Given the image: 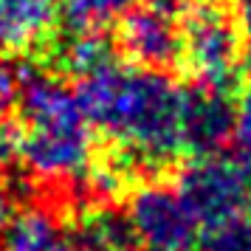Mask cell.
Listing matches in <instances>:
<instances>
[{"mask_svg": "<svg viewBox=\"0 0 251 251\" xmlns=\"http://www.w3.org/2000/svg\"><path fill=\"white\" fill-rule=\"evenodd\" d=\"M181 91L167 71L130 62H110L76 85L93 130L133 161L144 181H158L183 155Z\"/></svg>", "mask_w": 251, "mask_h": 251, "instance_id": "cell-1", "label": "cell"}, {"mask_svg": "<svg viewBox=\"0 0 251 251\" xmlns=\"http://www.w3.org/2000/svg\"><path fill=\"white\" fill-rule=\"evenodd\" d=\"M20 170L31 181L65 192L88 183L93 167V125L82 110L76 91L57 74H25L17 82Z\"/></svg>", "mask_w": 251, "mask_h": 251, "instance_id": "cell-2", "label": "cell"}, {"mask_svg": "<svg viewBox=\"0 0 251 251\" xmlns=\"http://www.w3.org/2000/svg\"><path fill=\"white\" fill-rule=\"evenodd\" d=\"M192 85H203L217 93L243 91L246 48L237 25V14L223 0H192L181 17V62Z\"/></svg>", "mask_w": 251, "mask_h": 251, "instance_id": "cell-3", "label": "cell"}, {"mask_svg": "<svg viewBox=\"0 0 251 251\" xmlns=\"http://www.w3.org/2000/svg\"><path fill=\"white\" fill-rule=\"evenodd\" d=\"M175 186L203 231L246 217L251 206V178L237 158H223L220 152L192 158L178 172Z\"/></svg>", "mask_w": 251, "mask_h": 251, "instance_id": "cell-4", "label": "cell"}, {"mask_svg": "<svg viewBox=\"0 0 251 251\" xmlns=\"http://www.w3.org/2000/svg\"><path fill=\"white\" fill-rule=\"evenodd\" d=\"M127 217L138 249L144 251H198L203 228L189 212L178 186L164 178L147 181L127 195Z\"/></svg>", "mask_w": 251, "mask_h": 251, "instance_id": "cell-5", "label": "cell"}, {"mask_svg": "<svg viewBox=\"0 0 251 251\" xmlns=\"http://www.w3.org/2000/svg\"><path fill=\"white\" fill-rule=\"evenodd\" d=\"M181 17L178 0H141L119 23L116 48L130 65L167 71L181 62Z\"/></svg>", "mask_w": 251, "mask_h": 251, "instance_id": "cell-6", "label": "cell"}, {"mask_svg": "<svg viewBox=\"0 0 251 251\" xmlns=\"http://www.w3.org/2000/svg\"><path fill=\"white\" fill-rule=\"evenodd\" d=\"M234 104L231 96L203 85H183L181 91V147L189 158L217 155L231 141Z\"/></svg>", "mask_w": 251, "mask_h": 251, "instance_id": "cell-7", "label": "cell"}, {"mask_svg": "<svg viewBox=\"0 0 251 251\" xmlns=\"http://www.w3.org/2000/svg\"><path fill=\"white\" fill-rule=\"evenodd\" d=\"M62 23V0H0V54L37 57Z\"/></svg>", "mask_w": 251, "mask_h": 251, "instance_id": "cell-8", "label": "cell"}, {"mask_svg": "<svg viewBox=\"0 0 251 251\" xmlns=\"http://www.w3.org/2000/svg\"><path fill=\"white\" fill-rule=\"evenodd\" d=\"M37 59H43L48 74L85 79L116 62V43L107 40L104 31H79L59 23L57 34L48 40Z\"/></svg>", "mask_w": 251, "mask_h": 251, "instance_id": "cell-9", "label": "cell"}, {"mask_svg": "<svg viewBox=\"0 0 251 251\" xmlns=\"http://www.w3.org/2000/svg\"><path fill=\"white\" fill-rule=\"evenodd\" d=\"M65 228L74 251H138L127 209H119L113 201L79 203Z\"/></svg>", "mask_w": 251, "mask_h": 251, "instance_id": "cell-10", "label": "cell"}, {"mask_svg": "<svg viewBox=\"0 0 251 251\" xmlns=\"http://www.w3.org/2000/svg\"><path fill=\"white\" fill-rule=\"evenodd\" d=\"M3 251H74V243L54 212L25 209L3 228Z\"/></svg>", "mask_w": 251, "mask_h": 251, "instance_id": "cell-11", "label": "cell"}, {"mask_svg": "<svg viewBox=\"0 0 251 251\" xmlns=\"http://www.w3.org/2000/svg\"><path fill=\"white\" fill-rule=\"evenodd\" d=\"M141 0H62V25L79 31H104L107 25L122 23Z\"/></svg>", "mask_w": 251, "mask_h": 251, "instance_id": "cell-12", "label": "cell"}, {"mask_svg": "<svg viewBox=\"0 0 251 251\" xmlns=\"http://www.w3.org/2000/svg\"><path fill=\"white\" fill-rule=\"evenodd\" d=\"M231 141L237 150V161L251 178V88L240 91V102L234 104V130Z\"/></svg>", "mask_w": 251, "mask_h": 251, "instance_id": "cell-13", "label": "cell"}, {"mask_svg": "<svg viewBox=\"0 0 251 251\" xmlns=\"http://www.w3.org/2000/svg\"><path fill=\"white\" fill-rule=\"evenodd\" d=\"M203 251H251V220L240 217L217 231H209Z\"/></svg>", "mask_w": 251, "mask_h": 251, "instance_id": "cell-14", "label": "cell"}, {"mask_svg": "<svg viewBox=\"0 0 251 251\" xmlns=\"http://www.w3.org/2000/svg\"><path fill=\"white\" fill-rule=\"evenodd\" d=\"M20 167V130L14 119H0V172Z\"/></svg>", "mask_w": 251, "mask_h": 251, "instance_id": "cell-15", "label": "cell"}, {"mask_svg": "<svg viewBox=\"0 0 251 251\" xmlns=\"http://www.w3.org/2000/svg\"><path fill=\"white\" fill-rule=\"evenodd\" d=\"M234 14H237V25H240V34H243L246 65H251V0H237Z\"/></svg>", "mask_w": 251, "mask_h": 251, "instance_id": "cell-16", "label": "cell"}, {"mask_svg": "<svg viewBox=\"0 0 251 251\" xmlns=\"http://www.w3.org/2000/svg\"><path fill=\"white\" fill-rule=\"evenodd\" d=\"M17 82H20V76H17L9 65L0 62V107L9 102V99H14V93H17Z\"/></svg>", "mask_w": 251, "mask_h": 251, "instance_id": "cell-17", "label": "cell"}, {"mask_svg": "<svg viewBox=\"0 0 251 251\" xmlns=\"http://www.w3.org/2000/svg\"><path fill=\"white\" fill-rule=\"evenodd\" d=\"M9 220H12V189H9V183L3 181V175H0V234H3V228L9 226Z\"/></svg>", "mask_w": 251, "mask_h": 251, "instance_id": "cell-18", "label": "cell"}]
</instances>
